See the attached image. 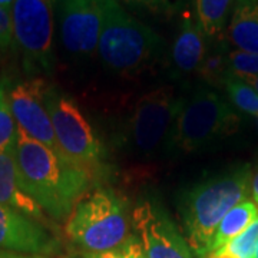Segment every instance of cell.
<instances>
[{
  "mask_svg": "<svg viewBox=\"0 0 258 258\" xmlns=\"http://www.w3.org/2000/svg\"><path fill=\"white\" fill-rule=\"evenodd\" d=\"M252 168L237 165L197 184L182 197V215L186 241L195 258L210 255L211 242L222 218L249 194Z\"/></svg>",
  "mask_w": 258,
  "mask_h": 258,
  "instance_id": "obj_2",
  "label": "cell"
},
{
  "mask_svg": "<svg viewBox=\"0 0 258 258\" xmlns=\"http://www.w3.org/2000/svg\"><path fill=\"white\" fill-rule=\"evenodd\" d=\"M49 86L50 85H47L43 78H30L16 83L10 89L8 102L16 128L59 154L53 126L46 109Z\"/></svg>",
  "mask_w": 258,
  "mask_h": 258,
  "instance_id": "obj_10",
  "label": "cell"
},
{
  "mask_svg": "<svg viewBox=\"0 0 258 258\" xmlns=\"http://www.w3.org/2000/svg\"><path fill=\"white\" fill-rule=\"evenodd\" d=\"M212 40L201 28L195 13H186L171 46V66L176 76L198 74Z\"/></svg>",
  "mask_w": 258,
  "mask_h": 258,
  "instance_id": "obj_13",
  "label": "cell"
},
{
  "mask_svg": "<svg viewBox=\"0 0 258 258\" xmlns=\"http://www.w3.org/2000/svg\"><path fill=\"white\" fill-rule=\"evenodd\" d=\"M194 5L205 35L212 42L220 40L227 28L234 0H194Z\"/></svg>",
  "mask_w": 258,
  "mask_h": 258,
  "instance_id": "obj_17",
  "label": "cell"
},
{
  "mask_svg": "<svg viewBox=\"0 0 258 258\" xmlns=\"http://www.w3.org/2000/svg\"><path fill=\"white\" fill-rule=\"evenodd\" d=\"M46 109L53 126L59 154L92 176L103 172V148L76 102L57 86L50 85Z\"/></svg>",
  "mask_w": 258,
  "mask_h": 258,
  "instance_id": "obj_6",
  "label": "cell"
},
{
  "mask_svg": "<svg viewBox=\"0 0 258 258\" xmlns=\"http://www.w3.org/2000/svg\"><path fill=\"white\" fill-rule=\"evenodd\" d=\"M0 204L39 222L45 220V211L20 186L16 162V142L0 152Z\"/></svg>",
  "mask_w": 258,
  "mask_h": 258,
  "instance_id": "obj_14",
  "label": "cell"
},
{
  "mask_svg": "<svg viewBox=\"0 0 258 258\" xmlns=\"http://www.w3.org/2000/svg\"><path fill=\"white\" fill-rule=\"evenodd\" d=\"M0 258H9V252H5V251H0Z\"/></svg>",
  "mask_w": 258,
  "mask_h": 258,
  "instance_id": "obj_29",
  "label": "cell"
},
{
  "mask_svg": "<svg viewBox=\"0 0 258 258\" xmlns=\"http://www.w3.org/2000/svg\"><path fill=\"white\" fill-rule=\"evenodd\" d=\"M0 248L47 257L60 249V242L42 222L0 204Z\"/></svg>",
  "mask_w": 258,
  "mask_h": 258,
  "instance_id": "obj_12",
  "label": "cell"
},
{
  "mask_svg": "<svg viewBox=\"0 0 258 258\" xmlns=\"http://www.w3.org/2000/svg\"><path fill=\"white\" fill-rule=\"evenodd\" d=\"M131 222L145 258H195L188 241L157 200H142L134 208Z\"/></svg>",
  "mask_w": 258,
  "mask_h": 258,
  "instance_id": "obj_9",
  "label": "cell"
},
{
  "mask_svg": "<svg viewBox=\"0 0 258 258\" xmlns=\"http://www.w3.org/2000/svg\"><path fill=\"white\" fill-rule=\"evenodd\" d=\"M164 50V39L126 12L119 0H102L98 52L109 71L137 75L161 59Z\"/></svg>",
  "mask_w": 258,
  "mask_h": 258,
  "instance_id": "obj_3",
  "label": "cell"
},
{
  "mask_svg": "<svg viewBox=\"0 0 258 258\" xmlns=\"http://www.w3.org/2000/svg\"><path fill=\"white\" fill-rule=\"evenodd\" d=\"M228 47L220 43V40L212 42L198 74L205 82L211 86H222L225 79L230 76L228 69Z\"/></svg>",
  "mask_w": 258,
  "mask_h": 258,
  "instance_id": "obj_18",
  "label": "cell"
},
{
  "mask_svg": "<svg viewBox=\"0 0 258 258\" xmlns=\"http://www.w3.org/2000/svg\"><path fill=\"white\" fill-rule=\"evenodd\" d=\"M249 192L252 197V201L258 207V166L251 172V181H249Z\"/></svg>",
  "mask_w": 258,
  "mask_h": 258,
  "instance_id": "obj_25",
  "label": "cell"
},
{
  "mask_svg": "<svg viewBox=\"0 0 258 258\" xmlns=\"http://www.w3.org/2000/svg\"><path fill=\"white\" fill-rule=\"evenodd\" d=\"M16 162L22 189L56 221L71 215L92 184L89 172L18 128Z\"/></svg>",
  "mask_w": 258,
  "mask_h": 258,
  "instance_id": "obj_1",
  "label": "cell"
},
{
  "mask_svg": "<svg viewBox=\"0 0 258 258\" xmlns=\"http://www.w3.org/2000/svg\"><path fill=\"white\" fill-rule=\"evenodd\" d=\"M254 258H258V248H257V252H255V257Z\"/></svg>",
  "mask_w": 258,
  "mask_h": 258,
  "instance_id": "obj_30",
  "label": "cell"
},
{
  "mask_svg": "<svg viewBox=\"0 0 258 258\" xmlns=\"http://www.w3.org/2000/svg\"><path fill=\"white\" fill-rule=\"evenodd\" d=\"M16 142V123L12 116L5 82L0 83V152Z\"/></svg>",
  "mask_w": 258,
  "mask_h": 258,
  "instance_id": "obj_20",
  "label": "cell"
},
{
  "mask_svg": "<svg viewBox=\"0 0 258 258\" xmlns=\"http://www.w3.org/2000/svg\"><path fill=\"white\" fill-rule=\"evenodd\" d=\"M53 10L55 0H15L10 12L25 72L33 78L55 69Z\"/></svg>",
  "mask_w": 258,
  "mask_h": 258,
  "instance_id": "obj_8",
  "label": "cell"
},
{
  "mask_svg": "<svg viewBox=\"0 0 258 258\" xmlns=\"http://www.w3.org/2000/svg\"><path fill=\"white\" fill-rule=\"evenodd\" d=\"M230 74L238 78H251L258 75V53H248L237 49L228 50Z\"/></svg>",
  "mask_w": 258,
  "mask_h": 258,
  "instance_id": "obj_21",
  "label": "cell"
},
{
  "mask_svg": "<svg viewBox=\"0 0 258 258\" xmlns=\"http://www.w3.org/2000/svg\"><path fill=\"white\" fill-rule=\"evenodd\" d=\"M132 8L147 10L158 16H172L182 9L184 0H122Z\"/></svg>",
  "mask_w": 258,
  "mask_h": 258,
  "instance_id": "obj_22",
  "label": "cell"
},
{
  "mask_svg": "<svg viewBox=\"0 0 258 258\" xmlns=\"http://www.w3.org/2000/svg\"><path fill=\"white\" fill-rule=\"evenodd\" d=\"M227 37L234 49L258 53V0H234Z\"/></svg>",
  "mask_w": 258,
  "mask_h": 258,
  "instance_id": "obj_15",
  "label": "cell"
},
{
  "mask_svg": "<svg viewBox=\"0 0 258 258\" xmlns=\"http://www.w3.org/2000/svg\"><path fill=\"white\" fill-rule=\"evenodd\" d=\"M13 23L12 13L0 6V49H8L13 45Z\"/></svg>",
  "mask_w": 258,
  "mask_h": 258,
  "instance_id": "obj_24",
  "label": "cell"
},
{
  "mask_svg": "<svg viewBox=\"0 0 258 258\" xmlns=\"http://www.w3.org/2000/svg\"><path fill=\"white\" fill-rule=\"evenodd\" d=\"M241 79H244L245 82H248L258 92V75L257 76H251V78H241Z\"/></svg>",
  "mask_w": 258,
  "mask_h": 258,
  "instance_id": "obj_26",
  "label": "cell"
},
{
  "mask_svg": "<svg viewBox=\"0 0 258 258\" xmlns=\"http://www.w3.org/2000/svg\"><path fill=\"white\" fill-rule=\"evenodd\" d=\"M13 3H15V0H0V6L5 8L6 10H9V12H12Z\"/></svg>",
  "mask_w": 258,
  "mask_h": 258,
  "instance_id": "obj_27",
  "label": "cell"
},
{
  "mask_svg": "<svg viewBox=\"0 0 258 258\" xmlns=\"http://www.w3.org/2000/svg\"><path fill=\"white\" fill-rule=\"evenodd\" d=\"M10 258H47V257H40V255H19V254H12V252H10Z\"/></svg>",
  "mask_w": 258,
  "mask_h": 258,
  "instance_id": "obj_28",
  "label": "cell"
},
{
  "mask_svg": "<svg viewBox=\"0 0 258 258\" xmlns=\"http://www.w3.org/2000/svg\"><path fill=\"white\" fill-rule=\"evenodd\" d=\"M231 103L247 115L258 116V92L244 79L230 75L222 85Z\"/></svg>",
  "mask_w": 258,
  "mask_h": 258,
  "instance_id": "obj_19",
  "label": "cell"
},
{
  "mask_svg": "<svg viewBox=\"0 0 258 258\" xmlns=\"http://www.w3.org/2000/svg\"><path fill=\"white\" fill-rule=\"evenodd\" d=\"M179 103L181 95L171 86H161L142 96L126 123L125 141L131 151L147 158L171 151Z\"/></svg>",
  "mask_w": 258,
  "mask_h": 258,
  "instance_id": "obj_7",
  "label": "cell"
},
{
  "mask_svg": "<svg viewBox=\"0 0 258 258\" xmlns=\"http://www.w3.org/2000/svg\"><path fill=\"white\" fill-rule=\"evenodd\" d=\"M258 218V207L254 201L245 200L238 205H235L227 215L222 218L218 228L215 231V235L212 238L211 251L210 254L228 244L232 238L240 235L242 231L248 228L252 222Z\"/></svg>",
  "mask_w": 258,
  "mask_h": 258,
  "instance_id": "obj_16",
  "label": "cell"
},
{
  "mask_svg": "<svg viewBox=\"0 0 258 258\" xmlns=\"http://www.w3.org/2000/svg\"><path fill=\"white\" fill-rule=\"evenodd\" d=\"M64 49L78 57L98 50L102 25V0H55Z\"/></svg>",
  "mask_w": 258,
  "mask_h": 258,
  "instance_id": "obj_11",
  "label": "cell"
},
{
  "mask_svg": "<svg viewBox=\"0 0 258 258\" xmlns=\"http://www.w3.org/2000/svg\"><path fill=\"white\" fill-rule=\"evenodd\" d=\"M237 125V112L215 91L200 88L189 95H181L171 151H200L228 135Z\"/></svg>",
  "mask_w": 258,
  "mask_h": 258,
  "instance_id": "obj_5",
  "label": "cell"
},
{
  "mask_svg": "<svg viewBox=\"0 0 258 258\" xmlns=\"http://www.w3.org/2000/svg\"><path fill=\"white\" fill-rule=\"evenodd\" d=\"M83 258H145V255L137 235H129L128 240L116 248L98 254H86Z\"/></svg>",
  "mask_w": 258,
  "mask_h": 258,
  "instance_id": "obj_23",
  "label": "cell"
},
{
  "mask_svg": "<svg viewBox=\"0 0 258 258\" xmlns=\"http://www.w3.org/2000/svg\"><path fill=\"white\" fill-rule=\"evenodd\" d=\"M129 225L126 201L111 188H98L75 205L68 217L66 234L88 254H98L128 240Z\"/></svg>",
  "mask_w": 258,
  "mask_h": 258,
  "instance_id": "obj_4",
  "label": "cell"
}]
</instances>
